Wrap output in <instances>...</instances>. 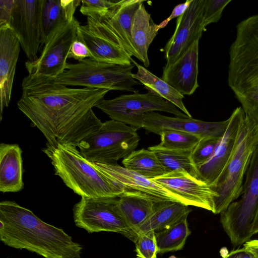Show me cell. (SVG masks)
I'll return each instance as SVG.
<instances>
[{
	"instance_id": "6da1fadb",
	"label": "cell",
	"mask_w": 258,
	"mask_h": 258,
	"mask_svg": "<svg viewBox=\"0 0 258 258\" xmlns=\"http://www.w3.org/2000/svg\"><path fill=\"white\" fill-rule=\"evenodd\" d=\"M22 90L18 107L43 134L47 144L77 147L102 125L92 109L110 91L69 88L54 78L36 74L23 79Z\"/></svg>"
},
{
	"instance_id": "7a4b0ae2",
	"label": "cell",
	"mask_w": 258,
	"mask_h": 258,
	"mask_svg": "<svg viewBox=\"0 0 258 258\" xmlns=\"http://www.w3.org/2000/svg\"><path fill=\"white\" fill-rule=\"evenodd\" d=\"M0 240L44 258H80L82 247L62 229L41 220L14 201L0 203Z\"/></svg>"
},
{
	"instance_id": "3957f363",
	"label": "cell",
	"mask_w": 258,
	"mask_h": 258,
	"mask_svg": "<svg viewBox=\"0 0 258 258\" xmlns=\"http://www.w3.org/2000/svg\"><path fill=\"white\" fill-rule=\"evenodd\" d=\"M229 54L228 86L244 112L258 124V14L237 25Z\"/></svg>"
},
{
	"instance_id": "277c9868",
	"label": "cell",
	"mask_w": 258,
	"mask_h": 258,
	"mask_svg": "<svg viewBox=\"0 0 258 258\" xmlns=\"http://www.w3.org/2000/svg\"><path fill=\"white\" fill-rule=\"evenodd\" d=\"M43 151L51 160L55 174L81 198H119L125 191L87 160L75 146L46 144Z\"/></svg>"
},
{
	"instance_id": "5b68a950",
	"label": "cell",
	"mask_w": 258,
	"mask_h": 258,
	"mask_svg": "<svg viewBox=\"0 0 258 258\" xmlns=\"http://www.w3.org/2000/svg\"><path fill=\"white\" fill-rule=\"evenodd\" d=\"M257 145L258 124L245 113L232 156L216 184L211 187L218 194L214 214L222 213L241 194L243 176Z\"/></svg>"
},
{
	"instance_id": "8992f818",
	"label": "cell",
	"mask_w": 258,
	"mask_h": 258,
	"mask_svg": "<svg viewBox=\"0 0 258 258\" xmlns=\"http://www.w3.org/2000/svg\"><path fill=\"white\" fill-rule=\"evenodd\" d=\"M137 130L111 119L103 122L98 130L83 139L78 147L90 162L116 164L138 146L140 137Z\"/></svg>"
},
{
	"instance_id": "52a82bcc",
	"label": "cell",
	"mask_w": 258,
	"mask_h": 258,
	"mask_svg": "<svg viewBox=\"0 0 258 258\" xmlns=\"http://www.w3.org/2000/svg\"><path fill=\"white\" fill-rule=\"evenodd\" d=\"M135 64L121 65L86 58L76 63H67L64 71L55 78L66 86L133 92L138 84L133 77Z\"/></svg>"
},
{
	"instance_id": "ba28073f",
	"label": "cell",
	"mask_w": 258,
	"mask_h": 258,
	"mask_svg": "<svg viewBox=\"0 0 258 258\" xmlns=\"http://www.w3.org/2000/svg\"><path fill=\"white\" fill-rule=\"evenodd\" d=\"M241 198L220 213V221L235 247L250 240L258 214V145L246 172Z\"/></svg>"
},
{
	"instance_id": "9c48e42d",
	"label": "cell",
	"mask_w": 258,
	"mask_h": 258,
	"mask_svg": "<svg viewBox=\"0 0 258 258\" xmlns=\"http://www.w3.org/2000/svg\"><path fill=\"white\" fill-rule=\"evenodd\" d=\"M109 117L137 130L142 128L144 114L159 111L177 117L189 118L169 101L148 92L141 94L136 91L132 94L123 95L110 100H102L97 106Z\"/></svg>"
},
{
	"instance_id": "30bf717a",
	"label": "cell",
	"mask_w": 258,
	"mask_h": 258,
	"mask_svg": "<svg viewBox=\"0 0 258 258\" xmlns=\"http://www.w3.org/2000/svg\"><path fill=\"white\" fill-rule=\"evenodd\" d=\"M117 198H81L73 208L76 225L89 233H118L134 241L136 234L119 212L116 206Z\"/></svg>"
},
{
	"instance_id": "8fae6325",
	"label": "cell",
	"mask_w": 258,
	"mask_h": 258,
	"mask_svg": "<svg viewBox=\"0 0 258 258\" xmlns=\"http://www.w3.org/2000/svg\"><path fill=\"white\" fill-rule=\"evenodd\" d=\"M86 25H80L77 39L88 47L92 59L121 65L132 64L131 56L100 16L87 17Z\"/></svg>"
},
{
	"instance_id": "7c38bea8",
	"label": "cell",
	"mask_w": 258,
	"mask_h": 258,
	"mask_svg": "<svg viewBox=\"0 0 258 258\" xmlns=\"http://www.w3.org/2000/svg\"><path fill=\"white\" fill-rule=\"evenodd\" d=\"M44 0H15L9 26L29 61L38 58L42 45Z\"/></svg>"
},
{
	"instance_id": "4fadbf2b",
	"label": "cell",
	"mask_w": 258,
	"mask_h": 258,
	"mask_svg": "<svg viewBox=\"0 0 258 258\" xmlns=\"http://www.w3.org/2000/svg\"><path fill=\"white\" fill-rule=\"evenodd\" d=\"M80 23L75 18L57 31L44 44L41 53L34 61L28 60V74H36L55 78L66 70L67 59L73 42L77 39Z\"/></svg>"
},
{
	"instance_id": "5bb4252c",
	"label": "cell",
	"mask_w": 258,
	"mask_h": 258,
	"mask_svg": "<svg viewBox=\"0 0 258 258\" xmlns=\"http://www.w3.org/2000/svg\"><path fill=\"white\" fill-rule=\"evenodd\" d=\"M152 179L179 197L184 204L214 213L215 200L218 194L201 179L183 171L166 173Z\"/></svg>"
},
{
	"instance_id": "9a60e30c",
	"label": "cell",
	"mask_w": 258,
	"mask_h": 258,
	"mask_svg": "<svg viewBox=\"0 0 258 258\" xmlns=\"http://www.w3.org/2000/svg\"><path fill=\"white\" fill-rule=\"evenodd\" d=\"M245 114L241 106L233 110L229 117L227 128L212 156L206 162L197 167L199 178L211 187L216 184L232 156Z\"/></svg>"
},
{
	"instance_id": "2e32d148",
	"label": "cell",
	"mask_w": 258,
	"mask_h": 258,
	"mask_svg": "<svg viewBox=\"0 0 258 258\" xmlns=\"http://www.w3.org/2000/svg\"><path fill=\"white\" fill-rule=\"evenodd\" d=\"M205 0H192L185 12L176 20L173 34L164 47L165 65L181 56L206 30L203 24Z\"/></svg>"
},
{
	"instance_id": "e0dca14e",
	"label": "cell",
	"mask_w": 258,
	"mask_h": 258,
	"mask_svg": "<svg viewBox=\"0 0 258 258\" xmlns=\"http://www.w3.org/2000/svg\"><path fill=\"white\" fill-rule=\"evenodd\" d=\"M229 122V118L222 121L207 122L192 118L170 117L151 112L144 114L142 128L159 135L164 130H175L194 134L201 139L221 138Z\"/></svg>"
},
{
	"instance_id": "ac0fdd59",
	"label": "cell",
	"mask_w": 258,
	"mask_h": 258,
	"mask_svg": "<svg viewBox=\"0 0 258 258\" xmlns=\"http://www.w3.org/2000/svg\"><path fill=\"white\" fill-rule=\"evenodd\" d=\"M92 163L108 178L124 190L140 192L161 201H170L183 204L179 197L153 179L124 167L117 164Z\"/></svg>"
},
{
	"instance_id": "d6986e66",
	"label": "cell",
	"mask_w": 258,
	"mask_h": 258,
	"mask_svg": "<svg viewBox=\"0 0 258 258\" xmlns=\"http://www.w3.org/2000/svg\"><path fill=\"white\" fill-rule=\"evenodd\" d=\"M199 42L195 41L181 56L163 68L161 79L183 95L192 94L199 87Z\"/></svg>"
},
{
	"instance_id": "ffe728a7",
	"label": "cell",
	"mask_w": 258,
	"mask_h": 258,
	"mask_svg": "<svg viewBox=\"0 0 258 258\" xmlns=\"http://www.w3.org/2000/svg\"><path fill=\"white\" fill-rule=\"evenodd\" d=\"M20 42L9 25L0 26V116L9 106L16 67L20 50Z\"/></svg>"
},
{
	"instance_id": "44dd1931",
	"label": "cell",
	"mask_w": 258,
	"mask_h": 258,
	"mask_svg": "<svg viewBox=\"0 0 258 258\" xmlns=\"http://www.w3.org/2000/svg\"><path fill=\"white\" fill-rule=\"evenodd\" d=\"M141 0H121L105 15L100 16L121 41L124 49L132 56L140 60L134 48L131 29L135 15L141 3Z\"/></svg>"
},
{
	"instance_id": "7402d4cb",
	"label": "cell",
	"mask_w": 258,
	"mask_h": 258,
	"mask_svg": "<svg viewBox=\"0 0 258 258\" xmlns=\"http://www.w3.org/2000/svg\"><path fill=\"white\" fill-rule=\"evenodd\" d=\"M162 202L140 192L125 190L117 198L116 206L127 224L136 233Z\"/></svg>"
},
{
	"instance_id": "603a6c76",
	"label": "cell",
	"mask_w": 258,
	"mask_h": 258,
	"mask_svg": "<svg viewBox=\"0 0 258 258\" xmlns=\"http://www.w3.org/2000/svg\"><path fill=\"white\" fill-rule=\"evenodd\" d=\"M22 150L18 144L0 145V191L15 192L22 190L23 181Z\"/></svg>"
},
{
	"instance_id": "cb8c5ba5",
	"label": "cell",
	"mask_w": 258,
	"mask_h": 258,
	"mask_svg": "<svg viewBox=\"0 0 258 258\" xmlns=\"http://www.w3.org/2000/svg\"><path fill=\"white\" fill-rule=\"evenodd\" d=\"M79 0H44L42 11V44L59 29L72 22Z\"/></svg>"
},
{
	"instance_id": "d4e9b609",
	"label": "cell",
	"mask_w": 258,
	"mask_h": 258,
	"mask_svg": "<svg viewBox=\"0 0 258 258\" xmlns=\"http://www.w3.org/2000/svg\"><path fill=\"white\" fill-rule=\"evenodd\" d=\"M144 2L141 4L135 15L131 37L133 45L140 56V60L145 67H148L150 65L148 49L160 29L146 10Z\"/></svg>"
},
{
	"instance_id": "484cf974",
	"label": "cell",
	"mask_w": 258,
	"mask_h": 258,
	"mask_svg": "<svg viewBox=\"0 0 258 258\" xmlns=\"http://www.w3.org/2000/svg\"><path fill=\"white\" fill-rule=\"evenodd\" d=\"M191 210L180 202L166 201L160 202L150 217L136 231V234L160 231L175 223Z\"/></svg>"
},
{
	"instance_id": "4316f807",
	"label": "cell",
	"mask_w": 258,
	"mask_h": 258,
	"mask_svg": "<svg viewBox=\"0 0 258 258\" xmlns=\"http://www.w3.org/2000/svg\"><path fill=\"white\" fill-rule=\"evenodd\" d=\"M132 62L138 69L137 73L133 74V77L135 80L139 81L143 84L148 92L169 101L189 118H192L191 115L183 102L184 95L180 94L166 82L139 64L134 60Z\"/></svg>"
},
{
	"instance_id": "83f0119b",
	"label": "cell",
	"mask_w": 258,
	"mask_h": 258,
	"mask_svg": "<svg viewBox=\"0 0 258 258\" xmlns=\"http://www.w3.org/2000/svg\"><path fill=\"white\" fill-rule=\"evenodd\" d=\"M122 163L125 168L149 179L167 173L155 154L148 149L133 151L123 158Z\"/></svg>"
},
{
	"instance_id": "f1b7e54d",
	"label": "cell",
	"mask_w": 258,
	"mask_h": 258,
	"mask_svg": "<svg viewBox=\"0 0 258 258\" xmlns=\"http://www.w3.org/2000/svg\"><path fill=\"white\" fill-rule=\"evenodd\" d=\"M188 215L170 226L155 233L158 253L181 249L190 234L187 221Z\"/></svg>"
},
{
	"instance_id": "f546056e",
	"label": "cell",
	"mask_w": 258,
	"mask_h": 258,
	"mask_svg": "<svg viewBox=\"0 0 258 258\" xmlns=\"http://www.w3.org/2000/svg\"><path fill=\"white\" fill-rule=\"evenodd\" d=\"M148 149L155 154L167 173L183 171L199 178L197 167L191 160V151L169 150L158 145Z\"/></svg>"
},
{
	"instance_id": "4dcf8cb0",
	"label": "cell",
	"mask_w": 258,
	"mask_h": 258,
	"mask_svg": "<svg viewBox=\"0 0 258 258\" xmlns=\"http://www.w3.org/2000/svg\"><path fill=\"white\" fill-rule=\"evenodd\" d=\"M159 135L161 142L158 145L173 150L192 151L201 139L194 134L175 130H164Z\"/></svg>"
},
{
	"instance_id": "1f68e13d",
	"label": "cell",
	"mask_w": 258,
	"mask_h": 258,
	"mask_svg": "<svg viewBox=\"0 0 258 258\" xmlns=\"http://www.w3.org/2000/svg\"><path fill=\"white\" fill-rule=\"evenodd\" d=\"M134 242L137 256L140 258L157 257L158 247L154 232L137 233Z\"/></svg>"
},
{
	"instance_id": "d6a6232c",
	"label": "cell",
	"mask_w": 258,
	"mask_h": 258,
	"mask_svg": "<svg viewBox=\"0 0 258 258\" xmlns=\"http://www.w3.org/2000/svg\"><path fill=\"white\" fill-rule=\"evenodd\" d=\"M220 139L208 137L200 140L191 153V160L196 167L206 162L210 158Z\"/></svg>"
},
{
	"instance_id": "836d02e7",
	"label": "cell",
	"mask_w": 258,
	"mask_h": 258,
	"mask_svg": "<svg viewBox=\"0 0 258 258\" xmlns=\"http://www.w3.org/2000/svg\"><path fill=\"white\" fill-rule=\"evenodd\" d=\"M119 2V0H82L80 11L87 17L102 16Z\"/></svg>"
},
{
	"instance_id": "e575fe53",
	"label": "cell",
	"mask_w": 258,
	"mask_h": 258,
	"mask_svg": "<svg viewBox=\"0 0 258 258\" xmlns=\"http://www.w3.org/2000/svg\"><path fill=\"white\" fill-rule=\"evenodd\" d=\"M231 2V0H205L203 13L204 27L218 22L224 9Z\"/></svg>"
},
{
	"instance_id": "d590c367",
	"label": "cell",
	"mask_w": 258,
	"mask_h": 258,
	"mask_svg": "<svg viewBox=\"0 0 258 258\" xmlns=\"http://www.w3.org/2000/svg\"><path fill=\"white\" fill-rule=\"evenodd\" d=\"M68 58H73L79 62L86 58H92V56L86 45L77 39L72 45Z\"/></svg>"
},
{
	"instance_id": "8d00e7d4",
	"label": "cell",
	"mask_w": 258,
	"mask_h": 258,
	"mask_svg": "<svg viewBox=\"0 0 258 258\" xmlns=\"http://www.w3.org/2000/svg\"><path fill=\"white\" fill-rule=\"evenodd\" d=\"M15 0L0 1V26L9 25Z\"/></svg>"
},
{
	"instance_id": "74e56055",
	"label": "cell",
	"mask_w": 258,
	"mask_h": 258,
	"mask_svg": "<svg viewBox=\"0 0 258 258\" xmlns=\"http://www.w3.org/2000/svg\"><path fill=\"white\" fill-rule=\"evenodd\" d=\"M192 1V0H187L184 3L176 6L170 15L158 25L159 29L165 27L172 19L181 16L188 8Z\"/></svg>"
},
{
	"instance_id": "f35d334b",
	"label": "cell",
	"mask_w": 258,
	"mask_h": 258,
	"mask_svg": "<svg viewBox=\"0 0 258 258\" xmlns=\"http://www.w3.org/2000/svg\"><path fill=\"white\" fill-rule=\"evenodd\" d=\"M223 258H255V257L243 247L242 248L231 251Z\"/></svg>"
},
{
	"instance_id": "ab89813d",
	"label": "cell",
	"mask_w": 258,
	"mask_h": 258,
	"mask_svg": "<svg viewBox=\"0 0 258 258\" xmlns=\"http://www.w3.org/2000/svg\"><path fill=\"white\" fill-rule=\"evenodd\" d=\"M243 247L255 258H258V239L248 240L243 244Z\"/></svg>"
},
{
	"instance_id": "60d3db41",
	"label": "cell",
	"mask_w": 258,
	"mask_h": 258,
	"mask_svg": "<svg viewBox=\"0 0 258 258\" xmlns=\"http://www.w3.org/2000/svg\"><path fill=\"white\" fill-rule=\"evenodd\" d=\"M258 232V214L257 215L255 223L253 229V234H255Z\"/></svg>"
}]
</instances>
